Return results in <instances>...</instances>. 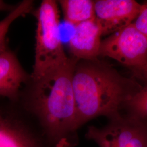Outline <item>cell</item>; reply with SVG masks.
Masks as SVG:
<instances>
[{
	"label": "cell",
	"mask_w": 147,
	"mask_h": 147,
	"mask_svg": "<svg viewBox=\"0 0 147 147\" xmlns=\"http://www.w3.org/2000/svg\"><path fill=\"white\" fill-rule=\"evenodd\" d=\"M129 115L147 121V84L126 101Z\"/></svg>",
	"instance_id": "12"
},
{
	"label": "cell",
	"mask_w": 147,
	"mask_h": 147,
	"mask_svg": "<svg viewBox=\"0 0 147 147\" xmlns=\"http://www.w3.org/2000/svg\"><path fill=\"white\" fill-rule=\"evenodd\" d=\"M37 19L34 81L67 61L59 34L58 5L53 0H44L34 13Z\"/></svg>",
	"instance_id": "3"
},
{
	"label": "cell",
	"mask_w": 147,
	"mask_h": 147,
	"mask_svg": "<svg viewBox=\"0 0 147 147\" xmlns=\"http://www.w3.org/2000/svg\"><path fill=\"white\" fill-rule=\"evenodd\" d=\"M134 75L138 79L147 81V64L140 67L131 69Z\"/></svg>",
	"instance_id": "14"
},
{
	"label": "cell",
	"mask_w": 147,
	"mask_h": 147,
	"mask_svg": "<svg viewBox=\"0 0 147 147\" xmlns=\"http://www.w3.org/2000/svg\"><path fill=\"white\" fill-rule=\"evenodd\" d=\"M0 147H42L37 138L20 121L0 111Z\"/></svg>",
	"instance_id": "9"
},
{
	"label": "cell",
	"mask_w": 147,
	"mask_h": 147,
	"mask_svg": "<svg viewBox=\"0 0 147 147\" xmlns=\"http://www.w3.org/2000/svg\"><path fill=\"white\" fill-rule=\"evenodd\" d=\"M86 137L99 147H147V121L119 114L103 127L89 126Z\"/></svg>",
	"instance_id": "4"
},
{
	"label": "cell",
	"mask_w": 147,
	"mask_h": 147,
	"mask_svg": "<svg viewBox=\"0 0 147 147\" xmlns=\"http://www.w3.org/2000/svg\"><path fill=\"white\" fill-rule=\"evenodd\" d=\"M64 19L74 26L95 19L94 1L91 0H61L58 1Z\"/></svg>",
	"instance_id": "10"
},
{
	"label": "cell",
	"mask_w": 147,
	"mask_h": 147,
	"mask_svg": "<svg viewBox=\"0 0 147 147\" xmlns=\"http://www.w3.org/2000/svg\"><path fill=\"white\" fill-rule=\"evenodd\" d=\"M15 53L7 45L0 50V96L17 100L21 85L28 80Z\"/></svg>",
	"instance_id": "8"
},
{
	"label": "cell",
	"mask_w": 147,
	"mask_h": 147,
	"mask_svg": "<svg viewBox=\"0 0 147 147\" xmlns=\"http://www.w3.org/2000/svg\"><path fill=\"white\" fill-rule=\"evenodd\" d=\"M141 5L134 0H98L94 1L95 20L102 35L112 34L133 23Z\"/></svg>",
	"instance_id": "6"
},
{
	"label": "cell",
	"mask_w": 147,
	"mask_h": 147,
	"mask_svg": "<svg viewBox=\"0 0 147 147\" xmlns=\"http://www.w3.org/2000/svg\"><path fill=\"white\" fill-rule=\"evenodd\" d=\"M55 147H73V144L67 139L63 138L55 144Z\"/></svg>",
	"instance_id": "15"
},
{
	"label": "cell",
	"mask_w": 147,
	"mask_h": 147,
	"mask_svg": "<svg viewBox=\"0 0 147 147\" xmlns=\"http://www.w3.org/2000/svg\"><path fill=\"white\" fill-rule=\"evenodd\" d=\"M73 86L77 126L100 116H118L121 108L142 87L99 61L79 60L74 70Z\"/></svg>",
	"instance_id": "1"
},
{
	"label": "cell",
	"mask_w": 147,
	"mask_h": 147,
	"mask_svg": "<svg viewBox=\"0 0 147 147\" xmlns=\"http://www.w3.org/2000/svg\"><path fill=\"white\" fill-rule=\"evenodd\" d=\"M33 7V2L25 0L16 5L9 14L0 21V50L5 46V37L11 24L21 16L30 13Z\"/></svg>",
	"instance_id": "11"
},
{
	"label": "cell",
	"mask_w": 147,
	"mask_h": 147,
	"mask_svg": "<svg viewBox=\"0 0 147 147\" xmlns=\"http://www.w3.org/2000/svg\"><path fill=\"white\" fill-rule=\"evenodd\" d=\"M78 59L66 62L34 81L30 106L50 141L56 144L79 129L73 86V76Z\"/></svg>",
	"instance_id": "2"
},
{
	"label": "cell",
	"mask_w": 147,
	"mask_h": 147,
	"mask_svg": "<svg viewBox=\"0 0 147 147\" xmlns=\"http://www.w3.org/2000/svg\"><path fill=\"white\" fill-rule=\"evenodd\" d=\"M69 40L73 57L78 60H93L99 56L102 32L95 19L74 26Z\"/></svg>",
	"instance_id": "7"
},
{
	"label": "cell",
	"mask_w": 147,
	"mask_h": 147,
	"mask_svg": "<svg viewBox=\"0 0 147 147\" xmlns=\"http://www.w3.org/2000/svg\"><path fill=\"white\" fill-rule=\"evenodd\" d=\"M99 56L130 68L142 67L147 64V38L132 23L101 41Z\"/></svg>",
	"instance_id": "5"
},
{
	"label": "cell",
	"mask_w": 147,
	"mask_h": 147,
	"mask_svg": "<svg viewBox=\"0 0 147 147\" xmlns=\"http://www.w3.org/2000/svg\"><path fill=\"white\" fill-rule=\"evenodd\" d=\"M14 7L8 5L5 2L0 1V11H11L14 9Z\"/></svg>",
	"instance_id": "16"
},
{
	"label": "cell",
	"mask_w": 147,
	"mask_h": 147,
	"mask_svg": "<svg viewBox=\"0 0 147 147\" xmlns=\"http://www.w3.org/2000/svg\"><path fill=\"white\" fill-rule=\"evenodd\" d=\"M137 28L147 38V3L141 5L139 14L135 22Z\"/></svg>",
	"instance_id": "13"
}]
</instances>
